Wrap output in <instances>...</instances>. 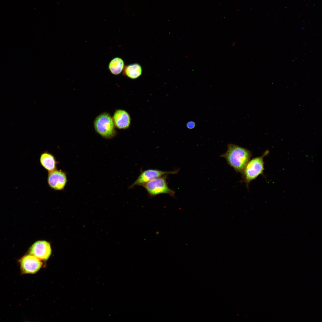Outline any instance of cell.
Masks as SVG:
<instances>
[{"label": "cell", "instance_id": "3957f363", "mask_svg": "<svg viewBox=\"0 0 322 322\" xmlns=\"http://www.w3.org/2000/svg\"><path fill=\"white\" fill-rule=\"evenodd\" d=\"M265 155L250 160L242 172V181L245 183L247 188L251 181L263 173L264 170L263 157Z\"/></svg>", "mask_w": 322, "mask_h": 322}, {"label": "cell", "instance_id": "8fae6325", "mask_svg": "<svg viewBox=\"0 0 322 322\" xmlns=\"http://www.w3.org/2000/svg\"><path fill=\"white\" fill-rule=\"evenodd\" d=\"M141 66L137 63L127 66L124 69V74L129 78L135 79L140 77L142 73Z\"/></svg>", "mask_w": 322, "mask_h": 322}, {"label": "cell", "instance_id": "7a4b0ae2", "mask_svg": "<svg viewBox=\"0 0 322 322\" xmlns=\"http://www.w3.org/2000/svg\"><path fill=\"white\" fill-rule=\"evenodd\" d=\"M93 125L96 132L104 138L112 139L117 134L112 118L107 112H102L97 116Z\"/></svg>", "mask_w": 322, "mask_h": 322}, {"label": "cell", "instance_id": "52a82bcc", "mask_svg": "<svg viewBox=\"0 0 322 322\" xmlns=\"http://www.w3.org/2000/svg\"><path fill=\"white\" fill-rule=\"evenodd\" d=\"M52 253L49 243L45 241L36 242L30 249V254L36 257L41 260H46L50 257Z\"/></svg>", "mask_w": 322, "mask_h": 322}, {"label": "cell", "instance_id": "ba28073f", "mask_svg": "<svg viewBox=\"0 0 322 322\" xmlns=\"http://www.w3.org/2000/svg\"><path fill=\"white\" fill-rule=\"evenodd\" d=\"M67 182L66 174L61 170L57 169L49 172L47 182L52 189L58 191L63 190Z\"/></svg>", "mask_w": 322, "mask_h": 322}, {"label": "cell", "instance_id": "30bf717a", "mask_svg": "<svg viewBox=\"0 0 322 322\" xmlns=\"http://www.w3.org/2000/svg\"><path fill=\"white\" fill-rule=\"evenodd\" d=\"M41 165L49 172L57 169V162L54 156L50 153L45 152L40 157Z\"/></svg>", "mask_w": 322, "mask_h": 322}, {"label": "cell", "instance_id": "8992f818", "mask_svg": "<svg viewBox=\"0 0 322 322\" xmlns=\"http://www.w3.org/2000/svg\"><path fill=\"white\" fill-rule=\"evenodd\" d=\"M22 274H34L37 272L42 267L41 260L30 254L24 256L19 260Z\"/></svg>", "mask_w": 322, "mask_h": 322}, {"label": "cell", "instance_id": "7c38bea8", "mask_svg": "<svg viewBox=\"0 0 322 322\" xmlns=\"http://www.w3.org/2000/svg\"><path fill=\"white\" fill-rule=\"evenodd\" d=\"M124 66V61L121 58L116 57L110 62L109 68L110 72L113 74L117 75L123 70Z\"/></svg>", "mask_w": 322, "mask_h": 322}, {"label": "cell", "instance_id": "5b68a950", "mask_svg": "<svg viewBox=\"0 0 322 322\" xmlns=\"http://www.w3.org/2000/svg\"><path fill=\"white\" fill-rule=\"evenodd\" d=\"M179 171V169L171 171H165L151 169L141 171L136 180L130 186L129 188H132L136 185L141 186L144 183L165 175L176 174Z\"/></svg>", "mask_w": 322, "mask_h": 322}, {"label": "cell", "instance_id": "6da1fadb", "mask_svg": "<svg viewBox=\"0 0 322 322\" xmlns=\"http://www.w3.org/2000/svg\"><path fill=\"white\" fill-rule=\"evenodd\" d=\"M251 156L247 148L233 144H228L226 151L220 156L236 172L241 173Z\"/></svg>", "mask_w": 322, "mask_h": 322}, {"label": "cell", "instance_id": "9c48e42d", "mask_svg": "<svg viewBox=\"0 0 322 322\" xmlns=\"http://www.w3.org/2000/svg\"><path fill=\"white\" fill-rule=\"evenodd\" d=\"M112 118L115 127L118 129H126L130 125L131 117L129 114L124 110H116Z\"/></svg>", "mask_w": 322, "mask_h": 322}, {"label": "cell", "instance_id": "277c9868", "mask_svg": "<svg viewBox=\"0 0 322 322\" xmlns=\"http://www.w3.org/2000/svg\"><path fill=\"white\" fill-rule=\"evenodd\" d=\"M168 175L149 181L141 185L147 191L148 195L151 197L162 194H166L174 196L175 192L170 188L167 182Z\"/></svg>", "mask_w": 322, "mask_h": 322}]
</instances>
